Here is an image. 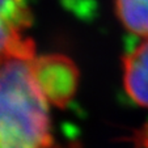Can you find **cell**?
<instances>
[{
    "instance_id": "1",
    "label": "cell",
    "mask_w": 148,
    "mask_h": 148,
    "mask_svg": "<svg viewBox=\"0 0 148 148\" xmlns=\"http://www.w3.org/2000/svg\"><path fill=\"white\" fill-rule=\"evenodd\" d=\"M34 58H0V148H56L49 102L34 79Z\"/></svg>"
},
{
    "instance_id": "2",
    "label": "cell",
    "mask_w": 148,
    "mask_h": 148,
    "mask_svg": "<svg viewBox=\"0 0 148 148\" xmlns=\"http://www.w3.org/2000/svg\"><path fill=\"white\" fill-rule=\"evenodd\" d=\"M34 79L49 105L63 109L76 95L79 70L68 56L50 54L32 62Z\"/></svg>"
},
{
    "instance_id": "3",
    "label": "cell",
    "mask_w": 148,
    "mask_h": 148,
    "mask_svg": "<svg viewBox=\"0 0 148 148\" xmlns=\"http://www.w3.org/2000/svg\"><path fill=\"white\" fill-rule=\"evenodd\" d=\"M32 20L26 0H0V58H36L34 43L26 36Z\"/></svg>"
},
{
    "instance_id": "4",
    "label": "cell",
    "mask_w": 148,
    "mask_h": 148,
    "mask_svg": "<svg viewBox=\"0 0 148 148\" xmlns=\"http://www.w3.org/2000/svg\"><path fill=\"white\" fill-rule=\"evenodd\" d=\"M123 85L135 103L148 108V39L123 56Z\"/></svg>"
},
{
    "instance_id": "5",
    "label": "cell",
    "mask_w": 148,
    "mask_h": 148,
    "mask_svg": "<svg viewBox=\"0 0 148 148\" xmlns=\"http://www.w3.org/2000/svg\"><path fill=\"white\" fill-rule=\"evenodd\" d=\"M114 7L127 30L148 39V0H114Z\"/></svg>"
},
{
    "instance_id": "6",
    "label": "cell",
    "mask_w": 148,
    "mask_h": 148,
    "mask_svg": "<svg viewBox=\"0 0 148 148\" xmlns=\"http://www.w3.org/2000/svg\"><path fill=\"white\" fill-rule=\"evenodd\" d=\"M138 140H139V142L142 143L143 145L148 147V126H145L144 129L140 131L139 136H138Z\"/></svg>"
}]
</instances>
